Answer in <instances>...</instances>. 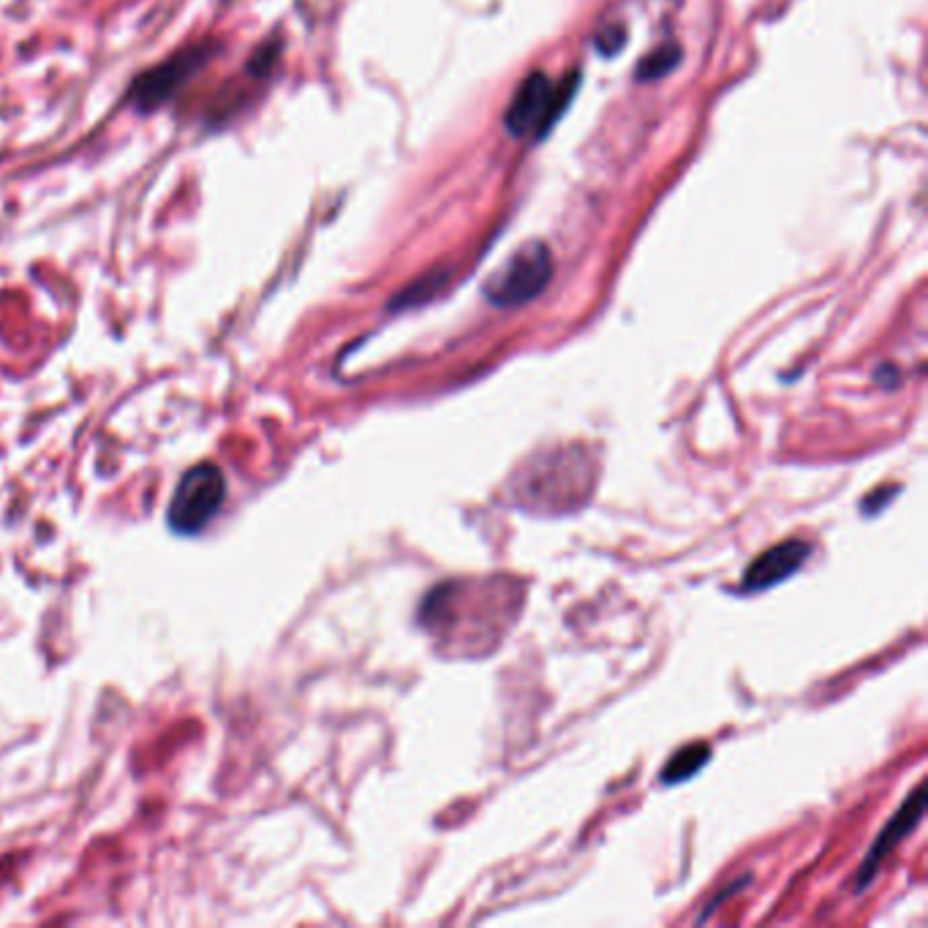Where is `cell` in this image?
<instances>
[{
    "instance_id": "obj_7",
    "label": "cell",
    "mask_w": 928,
    "mask_h": 928,
    "mask_svg": "<svg viewBox=\"0 0 928 928\" xmlns=\"http://www.w3.org/2000/svg\"><path fill=\"white\" fill-rule=\"evenodd\" d=\"M711 760V749L705 743H689L681 746L678 752L670 757L665 768H662V782L665 784H681L686 779H692L694 773H700L705 768V762Z\"/></svg>"
},
{
    "instance_id": "obj_10",
    "label": "cell",
    "mask_w": 928,
    "mask_h": 928,
    "mask_svg": "<svg viewBox=\"0 0 928 928\" xmlns=\"http://www.w3.org/2000/svg\"><path fill=\"white\" fill-rule=\"evenodd\" d=\"M746 882H749V877H741V880H738V882H733V888H727V890H724V893H719V896H716V899L711 901L708 907H705V912H703V915H700V918H697V920H705V918H708V915H711V912H714V909L719 907V904H722L724 899H730V896H735L738 890H743V885H746Z\"/></svg>"
},
{
    "instance_id": "obj_2",
    "label": "cell",
    "mask_w": 928,
    "mask_h": 928,
    "mask_svg": "<svg viewBox=\"0 0 928 928\" xmlns=\"http://www.w3.org/2000/svg\"><path fill=\"white\" fill-rule=\"evenodd\" d=\"M553 278V256L548 245L528 240L509 256L499 273L485 281V297L496 308H520L545 292Z\"/></svg>"
},
{
    "instance_id": "obj_3",
    "label": "cell",
    "mask_w": 928,
    "mask_h": 928,
    "mask_svg": "<svg viewBox=\"0 0 928 928\" xmlns=\"http://www.w3.org/2000/svg\"><path fill=\"white\" fill-rule=\"evenodd\" d=\"M575 74L567 77V85L558 88L556 82L534 71L523 79V85L515 90V96L509 101L507 115H504V126L512 137H528V134H537L545 137L548 128L553 126L561 115V109L567 107V101L575 93Z\"/></svg>"
},
{
    "instance_id": "obj_4",
    "label": "cell",
    "mask_w": 928,
    "mask_h": 928,
    "mask_svg": "<svg viewBox=\"0 0 928 928\" xmlns=\"http://www.w3.org/2000/svg\"><path fill=\"white\" fill-rule=\"evenodd\" d=\"M226 479L218 466L202 463L186 471L169 504V526L180 534H196L213 520L218 507L224 504Z\"/></svg>"
},
{
    "instance_id": "obj_8",
    "label": "cell",
    "mask_w": 928,
    "mask_h": 928,
    "mask_svg": "<svg viewBox=\"0 0 928 928\" xmlns=\"http://www.w3.org/2000/svg\"><path fill=\"white\" fill-rule=\"evenodd\" d=\"M678 58H681V52H678V49H673V47L659 49V52H654L651 58H645L643 63H640V71H637V77H640V79L662 77L665 71L673 69L675 63H678Z\"/></svg>"
},
{
    "instance_id": "obj_9",
    "label": "cell",
    "mask_w": 928,
    "mask_h": 928,
    "mask_svg": "<svg viewBox=\"0 0 928 928\" xmlns=\"http://www.w3.org/2000/svg\"><path fill=\"white\" fill-rule=\"evenodd\" d=\"M896 490H899L896 485H893V488L874 490L869 499L860 504V512H866V515H877V512L882 509V504H888V501L893 499V496H896Z\"/></svg>"
},
{
    "instance_id": "obj_1",
    "label": "cell",
    "mask_w": 928,
    "mask_h": 928,
    "mask_svg": "<svg viewBox=\"0 0 928 928\" xmlns=\"http://www.w3.org/2000/svg\"><path fill=\"white\" fill-rule=\"evenodd\" d=\"M218 52H221L218 41H196V44L177 49L175 55L161 60L158 66H153L145 74H139L128 88V98H131L134 109L139 115H150V112L169 104Z\"/></svg>"
},
{
    "instance_id": "obj_11",
    "label": "cell",
    "mask_w": 928,
    "mask_h": 928,
    "mask_svg": "<svg viewBox=\"0 0 928 928\" xmlns=\"http://www.w3.org/2000/svg\"><path fill=\"white\" fill-rule=\"evenodd\" d=\"M874 379L880 381L882 387H896V384H899V371H896L893 365H885V368H880V371H877V376H874Z\"/></svg>"
},
{
    "instance_id": "obj_6",
    "label": "cell",
    "mask_w": 928,
    "mask_h": 928,
    "mask_svg": "<svg viewBox=\"0 0 928 928\" xmlns=\"http://www.w3.org/2000/svg\"><path fill=\"white\" fill-rule=\"evenodd\" d=\"M809 553L811 545L803 542V539H787V542L773 545V548L760 553L746 567L741 577V591L757 594V591H768V588L779 586V583H784L787 577L795 575L806 564Z\"/></svg>"
},
{
    "instance_id": "obj_5",
    "label": "cell",
    "mask_w": 928,
    "mask_h": 928,
    "mask_svg": "<svg viewBox=\"0 0 928 928\" xmlns=\"http://www.w3.org/2000/svg\"><path fill=\"white\" fill-rule=\"evenodd\" d=\"M923 811H926V790H923V784H918L912 795H909L907 801L901 803V809L893 814L885 825V831L874 839L871 844L869 855L863 860V866H860L858 877H855V890H863L871 882V877L877 874L880 869V863L888 858L890 852L899 847V841H904L909 833L918 828V822L923 820Z\"/></svg>"
}]
</instances>
